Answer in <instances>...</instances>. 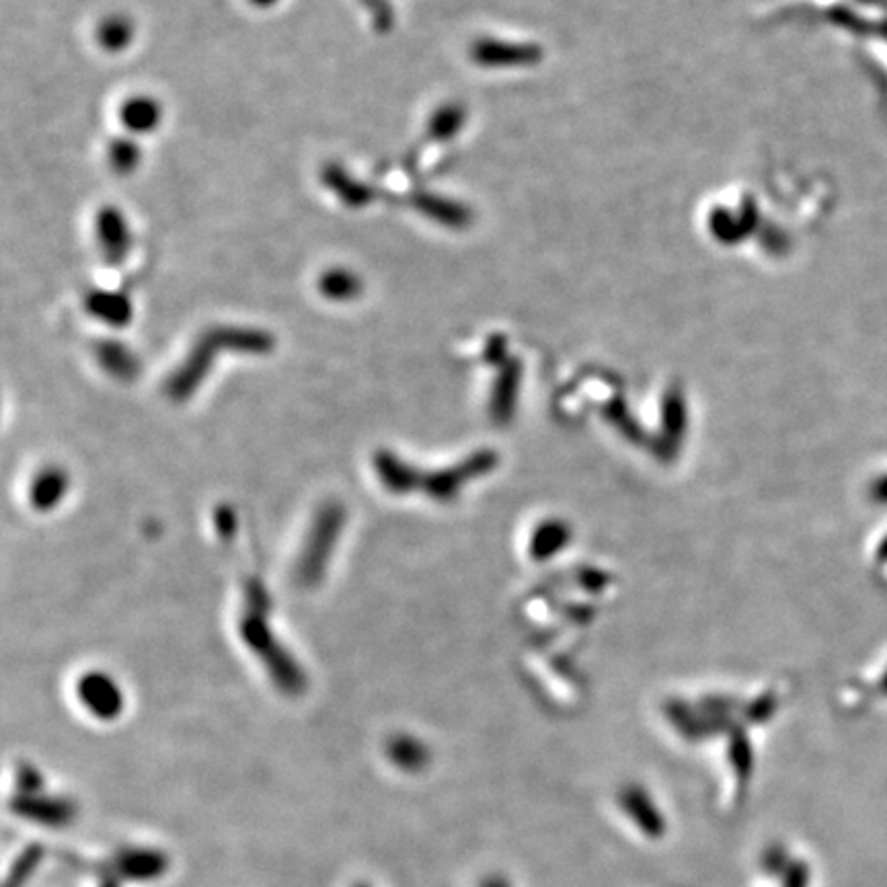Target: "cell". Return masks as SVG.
<instances>
[{
    "label": "cell",
    "instance_id": "1",
    "mask_svg": "<svg viewBox=\"0 0 887 887\" xmlns=\"http://www.w3.org/2000/svg\"><path fill=\"white\" fill-rule=\"evenodd\" d=\"M13 812L19 818L29 820L31 824H40L46 828H64L74 820L76 807L64 797L46 795L42 793V789H35L19 793V797L13 801Z\"/></svg>",
    "mask_w": 887,
    "mask_h": 887
},
{
    "label": "cell",
    "instance_id": "2",
    "mask_svg": "<svg viewBox=\"0 0 887 887\" xmlns=\"http://www.w3.org/2000/svg\"><path fill=\"white\" fill-rule=\"evenodd\" d=\"M169 869V859L165 853L154 848H128L115 855L113 873L128 881H154L165 875Z\"/></svg>",
    "mask_w": 887,
    "mask_h": 887
},
{
    "label": "cell",
    "instance_id": "3",
    "mask_svg": "<svg viewBox=\"0 0 887 887\" xmlns=\"http://www.w3.org/2000/svg\"><path fill=\"white\" fill-rule=\"evenodd\" d=\"M81 699L99 719H113L122 711V697L107 678H89L81 684Z\"/></svg>",
    "mask_w": 887,
    "mask_h": 887
},
{
    "label": "cell",
    "instance_id": "4",
    "mask_svg": "<svg viewBox=\"0 0 887 887\" xmlns=\"http://www.w3.org/2000/svg\"><path fill=\"white\" fill-rule=\"evenodd\" d=\"M623 809L629 814V818L649 836H660L666 830L664 818L660 809L649 801V797L643 791H627L623 795Z\"/></svg>",
    "mask_w": 887,
    "mask_h": 887
},
{
    "label": "cell",
    "instance_id": "5",
    "mask_svg": "<svg viewBox=\"0 0 887 887\" xmlns=\"http://www.w3.org/2000/svg\"><path fill=\"white\" fill-rule=\"evenodd\" d=\"M387 756L397 768L405 770V773H417V770H421L428 762L426 748H423L417 740L407 736L393 738L391 744L387 746Z\"/></svg>",
    "mask_w": 887,
    "mask_h": 887
},
{
    "label": "cell",
    "instance_id": "6",
    "mask_svg": "<svg viewBox=\"0 0 887 887\" xmlns=\"http://www.w3.org/2000/svg\"><path fill=\"white\" fill-rule=\"evenodd\" d=\"M789 867H791V863H789V859H787L785 848L775 846L773 851L766 853V857H764V869H766L768 873H781L783 869L787 871Z\"/></svg>",
    "mask_w": 887,
    "mask_h": 887
},
{
    "label": "cell",
    "instance_id": "7",
    "mask_svg": "<svg viewBox=\"0 0 887 887\" xmlns=\"http://www.w3.org/2000/svg\"><path fill=\"white\" fill-rule=\"evenodd\" d=\"M809 883V869L805 863H791L787 869L785 887H807Z\"/></svg>",
    "mask_w": 887,
    "mask_h": 887
},
{
    "label": "cell",
    "instance_id": "8",
    "mask_svg": "<svg viewBox=\"0 0 887 887\" xmlns=\"http://www.w3.org/2000/svg\"><path fill=\"white\" fill-rule=\"evenodd\" d=\"M481 887H510V883L504 877H487Z\"/></svg>",
    "mask_w": 887,
    "mask_h": 887
},
{
    "label": "cell",
    "instance_id": "9",
    "mask_svg": "<svg viewBox=\"0 0 887 887\" xmlns=\"http://www.w3.org/2000/svg\"><path fill=\"white\" fill-rule=\"evenodd\" d=\"M354 887H372V885L366 881H358V883H354Z\"/></svg>",
    "mask_w": 887,
    "mask_h": 887
}]
</instances>
